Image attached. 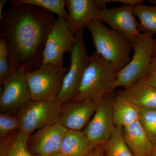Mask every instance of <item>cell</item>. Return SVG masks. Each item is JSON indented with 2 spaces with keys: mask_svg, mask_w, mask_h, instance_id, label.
I'll return each instance as SVG.
<instances>
[{
  "mask_svg": "<svg viewBox=\"0 0 156 156\" xmlns=\"http://www.w3.org/2000/svg\"><path fill=\"white\" fill-rule=\"evenodd\" d=\"M69 67L42 64L37 69L26 73L33 101H56L63 85Z\"/></svg>",
  "mask_w": 156,
  "mask_h": 156,
  "instance_id": "5",
  "label": "cell"
},
{
  "mask_svg": "<svg viewBox=\"0 0 156 156\" xmlns=\"http://www.w3.org/2000/svg\"><path fill=\"white\" fill-rule=\"evenodd\" d=\"M62 104L56 101L31 100L17 113L21 129L31 135L45 126L58 122Z\"/></svg>",
  "mask_w": 156,
  "mask_h": 156,
  "instance_id": "6",
  "label": "cell"
},
{
  "mask_svg": "<svg viewBox=\"0 0 156 156\" xmlns=\"http://www.w3.org/2000/svg\"><path fill=\"white\" fill-rule=\"evenodd\" d=\"M123 133L125 141L134 156H153L155 147L139 120L123 127Z\"/></svg>",
  "mask_w": 156,
  "mask_h": 156,
  "instance_id": "15",
  "label": "cell"
},
{
  "mask_svg": "<svg viewBox=\"0 0 156 156\" xmlns=\"http://www.w3.org/2000/svg\"><path fill=\"white\" fill-rule=\"evenodd\" d=\"M56 19L37 6L11 5L0 20L1 38L5 42L12 69L33 71L42 64L46 41Z\"/></svg>",
  "mask_w": 156,
  "mask_h": 156,
  "instance_id": "1",
  "label": "cell"
},
{
  "mask_svg": "<svg viewBox=\"0 0 156 156\" xmlns=\"http://www.w3.org/2000/svg\"><path fill=\"white\" fill-rule=\"evenodd\" d=\"M8 1L7 0H1L0 1V20L3 18L4 13H3V7Z\"/></svg>",
  "mask_w": 156,
  "mask_h": 156,
  "instance_id": "30",
  "label": "cell"
},
{
  "mask_svg": "<svg viewBox=\"0 0 156 156\" xmlns=\"http://www.w3.org/2000/svg\"><path fill=\"white\" fill-rule=\"evenodd\" d=\"M134 14L139 19L138 28L140 33L156 35V6L136 5L134 6Z\"/></svg>",
  "mask_w": 156,
  "mask_h": 156,
  "instance_id": "20",
  "label": "cell"
},
{
  "mask_svg": "<svg viewBox=\"0 0 156 156\" xmlns=\"http://www.w3.org/2000/svg\"><path fill=\"white\" fill-rule=\"evenodd\" d=\"M113 113L115 126L125 127L139 120L138 107L118 94L114 101Z\"/></svg>",
  "mask_w": 156,
  "mask_h": 156,
  "instance_id": "19",
  "label": "cell"
},
{
  "mask_svg": "<svg viewBox=\"0 0 156 156\" xmlns=\"http://www.w3.org/2000/svg\"><path fill=\"white\" fill-rule=\"evenodd\" d=\"M44 156H68L66 155L65 154L63 153L62 152L60 151H56L52 153L49 154Z\"/></svg>",
  "mask_w": 156,
  "mask_h": 156,
  "instance_id": "31",
  "label": "cell"
},
{
  "mask_svg": "<svg viewBox=\"0 0 156 156\" xmlns=\"http://www.w3.org/2000/svg\"><path fill=\"white\" fill-rule=\"evenodd\" d=\"M97 147L83 131L68 129L59 151L68 156H87Z\"/></svg>",
  "mask_w": 156,
  "mask_h": 156,
  "instance_id": "17",
  "label": "cell"
},
{
  "mask_svg": "<svg viewBox=\"0 0 156 156\" xmlns=\"http://www.w3.org/2000/svg\"><path fill=\"white\" fill-rule=\"evenodd\" d=\"M153 156H156V148H155L154 149Z\"/></svg>",
  "mask_w": 156,
  "mask_h": 156,
  "instance_id": "34",
  "label": "cell"
},
{
  "mask_svg": "<svg viewBox=\"0 0 156 156\" xmlns=\"http://www.w3.org/2000/svg\"><path fill=\"white\" fill-rule=\"evenodd\" d=\"M138 108L140 122L154 147L156 148V108Z\"/></svg>",
  "mask_w": 156,
  "mask_h": 156,
  "instance_id": "23",
  "label": "cell"
},
{
  "mask_svg": "<svg viewBox=\"0 0 156 156\" xmlns=\"http://www.w3.org/2000/svg\"><path fill=\"white\" fill-rule=\"evenodd\" d=\"M106 156H134L125 141L123 127L115 126L109 139L104 144Z\"/></svg>",
  "mask_w": 156,
  "mask_h": 156,
  "instance_id": "21",
  "label": "cell"
},
{
  "mask_svg": "<svg viewBox=\"0 0 156 156\" xmlns=\"http://www.w3.org/2000/svg\"><path fill=\"white\" fill-rule=\"evenodd\" d=\"M134 6L124 5L119 7L100 10L97 20L108 24L111 29L123 35L131 42L140 32L134 14Z\"/></svg>",
  "mask_w": 156,
  "mask_h": 156,
  "instance_id": "13",
  "label": "cell"
},
{
  "mask_svg": "<svg viewBox=\"0 0 156 156\" xmlns=\"http://www.w3.org/2000/svg\"><path fill=\"white\" fill-rule=\"evenodd\" d=\"M66 6L68 10V27L74 34L97 20L100 11L94 0H66Z\"/></svg>",
  "mask_w": 156,
  "mask_h": 156,
  "instance_id": "14",
  "label": "cell"
},
{
  "mask_svg": "<svg viewBox=\"0 0 156 156\" xmlns=\"http://www.w3.org/2000/svg\"><path fill=\"white\" fill-rule=\"evenodd\" d=\"M21 128L22 125L16 116L0 114V138L7 137Z\"/></svg>",
  "mask_w": 156,
  "mask_h": 156,
  "instance_id": "24",
  "label": "cell"
},
{
  "mask_svg": "<svg viewBox=\"0 0 156 156\" xmlns=\"http://www.w3.org/2000/svg\"><path fill=\"white\" fill-rule=\"evenodd\" d=\"M117 72L95 51L89 56V63L80 86L72 101L101 100L112 91Z\"/></svg>",
  "mask_w": 156,
  "mask_h": 156,
  "instance_id": "3",
  "label": "cell"
},
{
  "mask_svg": "<svg viewBox=\"0 0 156 156\" xmlns=\"http://www.w3.org/2000/svg\"><path fill=\"white\" fill-rule=\"evenodd\" d=\"M11 5L24 4L37 6L56 14L58 18L66 20L68 14L65 9V0H12L9 1Z\"/></svg>",
  "mask_w": 156,
  "mask_h": 156,
  "instance_id": "22",
  "label": "cell"
},
{
  "mask_svg": "<svg viewBox=\"0 0 156 156\" xmlns=\"http://www.w3.org/2000/svg\"><path fill=\"white\" fill-rule=\"evenodd\" d=\"M101 100L70 101L62 104L58 122L69 130L81 131L95 113Z\"/></svg>",
  "mask_w": 156,
  "mask_h": 156,
  "instance_id": "11",
  "label": "cell"
},
{
  "mask_svg": "<svg viewBox=\"0 0 156 156\" xmlns=\"http://www.w3.org/2000/svg\"><path fill=\"white\" fill-rule=\"evenodd\" d=\"M96 52L103 57L117 73L131 60V42L117 31L110 29L103 22L96 20L88 24Z\"/></svg>",
  "mask_w": 156,
  "mask_h": 156,
  "instance_id": "2",
  "label": "cell"
},
{
  "mask_svg": "<svg viewBox=\"0 0 156 156\" xmlns=\"http://www.w3.org/2000/svg\"><path fill=\"white\" fill-rule=\"evenodd\" d=\"M26 71H14L1 84V113L16 116L18 112L31 99Z\"/></svg>",
  "mask_w": 156,
  "mask_h": 156,
  "instance_id": "8",
  "label": "cell"
},
{
  "mask_svg": "<svg viewBox=\"0 0 156 156\" xmlns=\"http://www.w3.org/2000/svg\"><path fill=\"white\" fill-rule=\"evenodd\" d=\"M104 144H103L98 147L87 156H104Z\"/></svg>",
  "mask_w": 156,
  "mask_h": 156,
  "instance_id": "28",
  "label": "cell"
},
{
  "mask_svg": "<svg viewBox=\"0 0 156 156\" xmlns=\"http://www.w3.org/2000/svg\"><path fill=\"white\" fill-rule=\"evenodd\" d=\"M67 130L59 122L38 129L29 137V150L36 156L47 155L59 151Z\"/></svg>",
  "mask_w": 156,
  "mask_h": 156,
  "instance_id": "12",
  "label": "cell"
},
{
  "mask_svg": "<svg viewBox=\"0 0 156 156\" xmlns=\"http://www.w3.org/2000/svg\"><path fill=\"white\" fill-rule=\"evenodd\" d=\"M95 6L99 10L106 9V5L108 3L114 2V0H94Z\"/></svg>",
  "mask_w": 156,
  "mask_h": 156,
  "instance_id": "27",
  "label": "cell"
},
{
  "mask_svg": "<svg viewBox=\"0 0 156 156\" xmlns=\"http://www.w3.org/2000/svg\"><path fill=\"white\" fill-rule=\"evenodd\" d=\"M115 2L122 3L124 5H131L134 6L144 3V1L142 0H115Z\"/></svg>",
  "mask_w": 156,
  "mask_h": 156,
  "instance_id": "29",
  "label": "cell"
},
{
  "mask_svg": "<svg viewBox=\"0 0 156 156\" xmlns=\"http://www.w3.org/2000/svg\"><path fill=\"white\" fill-rule=\"evenodd\" d=\"M30 136L20 129L7 137L0 138V156H36L29 150Z\"/></svg>",
  "mask_w": 156,
  "mask_h": 156,
  "instance_id": "18",
  "label": "cell"
},
{
  "mask_svg": "<svg viewBox=\"0 0 156 156\" xmlns=\"http://www.w3.org/2000/svg\"><path fill=\"white\" fill-rule=\"evenodd\" d=\"M152 57H153V58H156V37L154 39L153 54Z\"/></svg>",
  "mask_w": 156,
  "mask_h": 156,
  "instance_id": "32",
  "label": "cell"
},
{
  "mask_svg": "<svg viewBox=\"0 0 156 156\" xmlns=\"http://www.w3.org/2000/svg\"><path fill=\"white\" fill-rule=\"evenodd\" d=\"M153 36L152 34L144 33L132 39L133 56L130 62L117 73L112 86L113 90L119 87L126 88L143 79L152 58L154 42Z\"/></svg>",
  "mask_w": 156,
  "mask_h": 156,
  "instance_id": "4",
  "label": "cell"
},
{
  "mask_svg": "<svg viewBox=\"0 0 156 156\" xmlns=\"http://www.w3.org/2000/svg\"><path fill=\"white\" fill-rule=\"evenodd\" d=\"M76 42V35L68 27L66 20L58 18L46 41L42 64L63 67V56L71 52Z\"/></svg>",
  "mask_w": 156,
  "mask_h": 156,
  "instance_id": "10",
  "label": "cell"
},
{
  "mask_svg": "<svg viewBox=\"0 0 156 156\" xmlns=\"http://www.w3.org/2000/svg\"><path fill=\"white\" fill-rule=\"evenodd\" d=\"M14 72L11 68L5 42L0 38V83L1 84Z\"/></svg>",
  "mask_w": 156,
  "mask_h": 156,
  "instance_id": "25",
  "label": "cell"
},
{
  "mask_svg": "<svg viewBox=\"0 0 156 156\" xmlns=\"http://www.w3.org/2000/svg\"><path fill=\"white\" fill-rule=\"evenodd\" d=\"M148 2L150 4L154 5V6H156V0H149L148 1Z\"/></svg>",
  "mask_w": 156,
  "mask_h": 156,
  "instance_id": "33",
  "label": "cell"
},
{
  "mask_svg": "<svg viewBox=\"0 0 156 156\" xmlns=\"http://www.w3.org/2000/svg\"><path fill=\"white\" fill-rule=\"evenodd\" d=\"M140 81L156 88V58H152L145 76Z\"/></svg>",
  "mask_w": 156,
  "mask_h": 156,
  "instance_id": "26",
  "label": "cell"
},
{
  "mask_svg": "<svg viewBox=\"0 0 156 156\" xmlns=\"http://www.w3.org/2000/svg\"><path fill=\"white\" fill-rule=\"evenodd\" d=\"M84 28L81 29L75 34L76 42L70 52L69 69L56 100L61 104L73 100L89 63V56L87 54L84 42Z\"/></svg>",
  "mask_w": 156,
  "mask_h": 156,
  "instance_id": "7",
  "label": "cell"
},
{
  "mask_svg": "<svg viewBox=\"0 0 156 156\" xmlns=\"http://www.w3.org/2000/svg\"><path fill=\"white\" fill-rule=\"evenodd\" d=\"M116 95L113 90L102 98L92 119L83 131L96 146L104 144L114 131L115 126L113 107Z\"/></svg>",
  "mask_w": 156,
  "mask_h": 156,
  "instance_id": "9",
  "label": "cell"
},
{
  "mask_svg": "<svg viewBox=\"0 0 156 156\" xmlns=\"http://www.w3.org/2000/svg\"><path fill=\"white\" fill-rule=\"evenodd\" d=\"M117 94L137 107L156 108V88L142 81H136Z\"/></svg>",
  "mask_w": 156,
  "mask_h": 156,
  "instance_id": "16",
  "label": "cell"
}]
</instances>
